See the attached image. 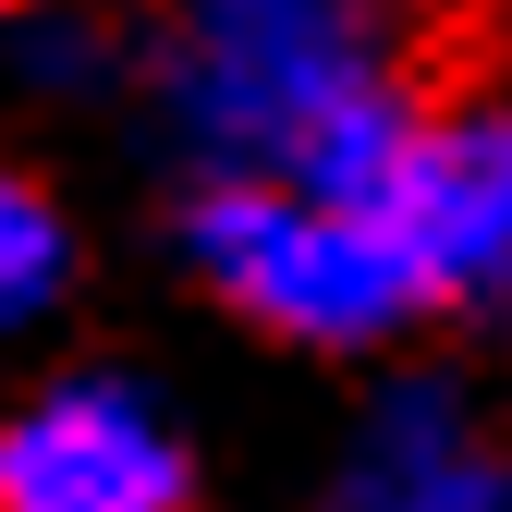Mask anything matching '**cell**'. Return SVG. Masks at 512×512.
Segmentation results:
<instances>
[{
	"mask_svg": "<svg viewBox=\"0 0 512 512\" xmlns=\"http://www.w3.org/2000/svg\"><path fill=\"white\" fill-rule=\"evenodd\" d=\"M500 37V0H196L171 98L232 183H305L378 122L488 110Z\"/></svg>",
	"mask_w": 512,
	"mask_h": 512,
	"instance_id": "1",
	"label": "cell"
},
{
	"mask_svg": "<svg viewBox=\"0 0 512 512\" xmlns=\"http://www.w3.org/2000/svg\"><path fill=\"white\" fill-rule=\"evenodd\" d=\"M196 269L208 293H232L244 317H269L293 342H378L427 305L403 244L330 196H305V183H220L196 208Z\"/></svg>",
	"mask_w": 512,
	"mask_h": 512,
	"instance_id": "2",
	"label": "cell"
},
{
	"mask_svg": "<svg viewBox=\"0 0 512 512\" xmlns=\"http://www.w3.org/2000/svg\"><path fill=\"white\" fill-rule=\"evenodd\" d=\"M0 512H183V452L135 391H61L0 427Z\"/></svg>",
	"mask_w": 512,
	"mask_h": 512,
	"instance_id": "3",
	"label": "cell"
},
{
	"mask_svg": "<svg viewBox=\"0 0 512 512\" xmlns=\"http://www.w3.org/2000/svg\"><path fill=\"white\" fill-rule=\"evenodd\" d=\"M354 512H512V476H500V452L464 415H439L427 391H403L378 415L366 464H354Z\"/></svg>",
	"mask_w": 512,
	"mask_h": 512,
	"instance_id": "4",
	"label": "cell"
},
{
	"mask_svg": "<svg viewBox=\"0 0 512 512\" xmlns=\"http://www.w3.org/2000/svg\"><path fill=\"white\" fill-rule=\"evenodd\" d=\"M49 281H61V220L25 196L13 171H0V317H25Z\"/></svg>",
	"mask_w": 512,
	"mask_h": 512,
	"instance_id": "5",
	"label": "cell"
},
{
	"mask_svg": "<svg viewBox=\"0 0 512 512\" xmlns=\"http://www.w3.org/2000/svg\"><path fill=\"white\" fill-rule=\"evenodd\" d=\"M0 13H25V0H0Z\"/></svg>",
	"mask_w": 512,
	"mask_h": 512,
	"instance_id": "6",
	"label": "cell"
}]
</instances>
